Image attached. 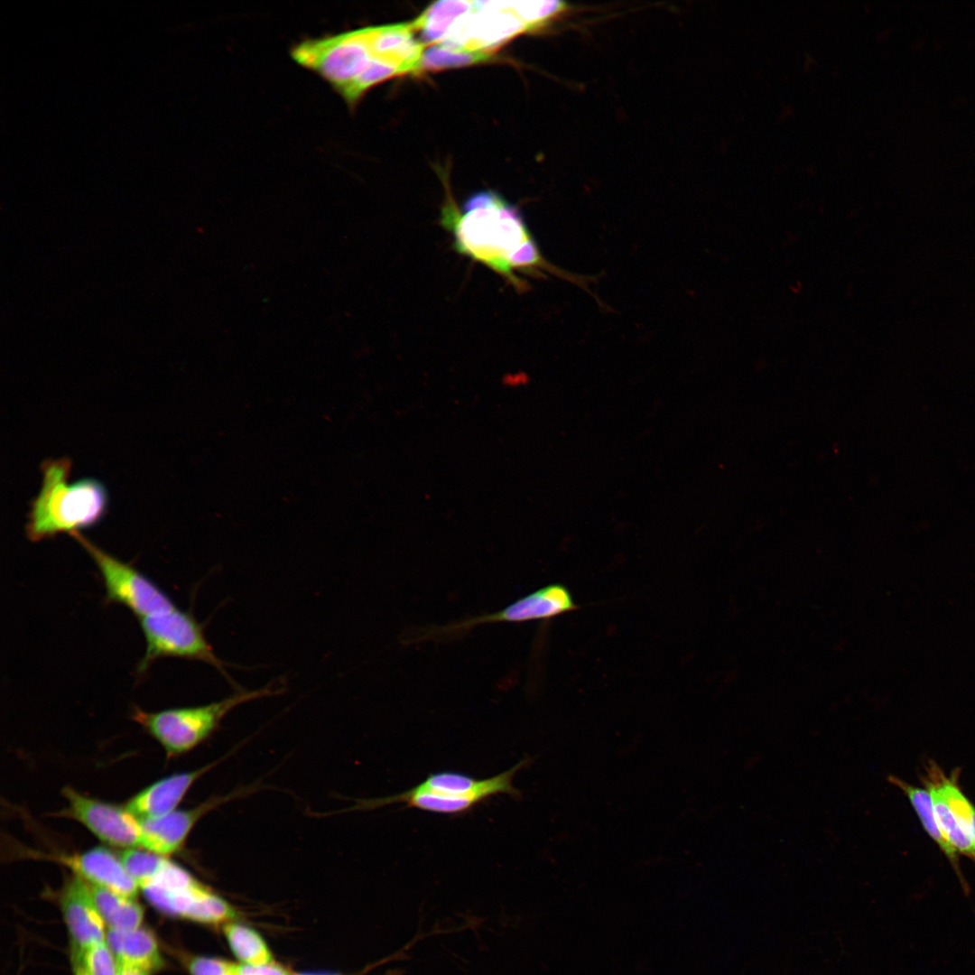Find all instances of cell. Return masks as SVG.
I'll use <instances>...</instances> for the list:
<instances>
[{"label": "cell", "mask_w": 975, "mask_h": 975, "mask_svg": "<svg viewBox=\"0 0 975 975\" xmlns=\"http://www.w3.org/2000/svg\"><path fill=\"white\" fill-rule=\"evenodd\" d=\"M440 223L460 255L484 265L522 292L527 283L517 274L548 272L586 288V278L571 274L542 255L520 210L492 190L469 197L461 208L451 198L441 208Z\"/></svg>", "instance_id": "6da1fadb"}, {"label": "cell", "mask_w": 975, "mask_h": 975, "mask_svg": "<svg viewBox=\"0 0 975 975\" xmlns=\"http://www.w3.org/2000/svg\"><path fill=\"white\" fill-rule=\"evenodd\" d=\"M72 461L64 457L42 461V485L31 502L26 534L40 542L62 533L72 534L97 525L106 515V488L93 478L68 483Z\"/></svg>", "instance_id": "7a4b0ae2"}, {"label": "cell", "mask_w": 975, "mask_h": 975, "mask_svg": "<svg viewBox=\"0 0 975 975\" xmlns=\"http://www.w3.org/2000/svg\"><path fill=\"white\" fill-rule=\"evenodd\" d=\"M522 760L508 770L492 777L478 779L457 771H440L430 774L417 785L397 794L361 800L355 810H372L393 803L422 811L458 815L470 811L486 800L508 794L517 798L520 792L514 786L517 771L526 764Z\"/></svg>", "instance_id": "3957f363"}, {"label": "cell", "mask_w": 975, "mask_h": 975, "mask_svg": "<svg viewBox=\"0 0 975 975\" xmlns=\"http://www.w3.org/2000/svg\"><path fill=\"white\" fill-rule=\"evenodd\" d=\"M279 692L281 690L270 686L251 691L241 689L220 701L205 705L153 712L135 707L131 715L162 746L168 757H174L189 752L209 738L227 714L236 707Z\"/></svg>", "instance_id": "277c9868"}, {"label": "cell", "mask_w": 975, "mask_h": 975, "mask_svg": "<svg viewBox=\"0 0 975 975\" xmlns=\"http://www.w3.org/2000/svg\"><path fill=\"white\" fill-rule=\"evenodd\" d=\"M140 889L155 909L172 917L224 924L238 916L228 901L168 859L156 876Z\"/></svg>", "instance_id": "5b68a950"}, {"label": "cell", "mask_w": 975, "mask_h": 975, "mask_svg": "<svg viewBox=\"0 0 975 975\" xmlns=\"http://www.w3.org/2000/svg\"><path fill=\"white\" fill-rule=\"evenodd\" d=\"M146 643L145 653L138 664L137 673L144 674L153 663L173 657L210 664L235 684L227 673V664L214 653L204 627L195 617L177 607L172 610L139 619Z\"/></svg>", "instance_id": "8992f818"}, {"label": "cell", "mask_w": 975, "mask_h": 975, "mask_svg": "<svg viewBox=\"0 0 975 975\" xmlns=\"http://www.w3.org/2000/svg\"><path fill=\"white\" fill-rule=\"evenodd\" d=\"M70 535L97 565L104 582L107 604H121L138 619L176 608L164 591L132 565L100 549L79 532Z\"/></svg>", "instance_id": "52a82bcc"}, {"label": "cell", "mask_w": 975, "mask_h": 975, "mask_svg": "<svg viewBox=\"0 0 975 975\" xmlns=\"http://www.w3.org/2000/svg\"><path fill=\"white\" fill-rule=\"evenodd\" d=\"M515 11L513 1H472L442 43L469 51H491L513 37L529 31Z\"/></svg>", "instance_id": "ba28073f"}, {"label": "cell", "mask_w": 975, "mask_h": 975, "mask_svg": "<svg viewBox=\"0 0 975 975\" xmlns=\"http://www.w3.org/2000/svg\"><path fill=\"white\" fill-rule=\"evenodd\" d=\"M577 608L578 606L574 602L570 590L564 585L559 583L548 584L517 599L497 612L471 617L439 627L429 628L420 637L428 639L457 636L475 627L487 624L546 620Z\"/></svg>", "instance_id": "9c48e42d"}, {"label": "cell", "mask_w": 975, "mask_h": 975, "mask_svg": "<svg viewBox=\"0 0 975 975\" xmlns=\"http://www.w3.org/2000/svg\"><path fill=\"white\" fill-rule=\"evenodd\" d=\"M62 794L68 806L58 814L83 824L103 842L120 848L142 846V823L125 806L85 796L71 787Z\"/></svg>", "instance_id": "30bf717a"}, {"label": "cell", "mask_w": 975, "mask_h": 975, "mask_svg": "<svg viewBox=\"0 0 975 975\" xmlns=\"http://www.w3.org/2000/svg\"><path fill=\"white\" fill-rule=\"evenodd\" d=\"M58 900L71 941V949L82 952L106 941L107 925L85 880L73 874L64 882Z\"/></svg>", "instance_id": "8fae6325"}, {"label": "cell", "mask_w": 975, "mask_h": 975, "mask_svg": "<svg viewBox=\"0 0 975 975\" xmlns=\"http://www.w3.org/2000/svg\"><path fill=\"white\" fill-rule=\"evenodd\" d=\"M246 792V790H238L222 796L210 797L193 808L175 810L160 818L141 821V849L162 856L179 851L185 844L195 824L205 814L225 802L245 794Z\"/></svg>", "instance_id": "7c38bea8"}, {"label": "cell", "mask_w": 975, "mask_h": 975, "mask_svg": "<svg viewBox=\"0 0 975 975\" xmlns=\"http://www.w3.org/2000/svg\"><path fill=\"white\" fill-rule=\"evenodd\" d=\"M42 858L64 865L87 883L136 898L137 884L125 868L120 857L107 848L96 847L74 854L42 855Z\"/></svg>", "instance_id": "4fadbf2b"}, {"label": "cell", "mask_w": 975, "mask_h": 975, "mask_svg": "<svg viewBox=\"0 0 975 975\" xmlns=\"http://www.w3.org/2000/svg\"><path fill=\"white\" fill-rule=\"evenodd\" d=\"M222 760L223 757L196 770L164 777L137 793L125 807L140 821L164 816L175 811L192 785Z\"/></svg>", "instance_id": "5bb4252c"}, {"label": "cell", "mask_w": 975, "mask_h": 975, "mask_svg": "<svg viewBox=\"0 0 975 975\" xmlns=\"http://www.w3.org/2000/svg\"><path fill=\"white\" fill-rule=\"evenodd\" d=\"M106 941L119 964L157 971L163 966L153 933L143 926L129 930L107 929Z\"/></svg>", "instance_id": "9a60e30c"}, {"label": "cell", "mask_w": 975, "mask_h": 975, "mask_svg": "<svg viewBox=\"0 0 975 975\" xmlns=\"http://www.w3.org/2000/svg\"><path fill=\"white\" fill-rule=\"evenodd\" d=\"M93 902L107 929L129 930L142 926L143 906L131 898L108 888L87 883Z\"/></svg>", "instance_id": "2e32d148"}, {"label": "cell", "mask_w": 975, "mask_h": 975, "mask_svg": "<svg viewBox=\"0 0 975 975\" xmlns=\"http://www.w3.org/2000/svg\"><path fill=\"white\" fill-rule=\"evenodd\" d=\"M471 2L444 0L432 4L412 22L414 32H421L425 45L442 43L457 20L469 10Z\"/></svg>", "instance_id": "e0dca14e"}, {"label": "cell", "mask_w": 975, "mask_h": 975, "mask_svg": "<svg viewBox=\"0 0 975 975\" xmlns=\"http://www.w3.org/2000/svg\"><path fill=\"white\" fill-rule=\"evenodd\" d=\"M887 781L899 788L911 802L919 816L921 823L929 836L936 842L942 853L952 865L961 884L966 889V882L961 875L957 850L946 840L935 818L932 799L928 790H924L903 781L897 776L889 775Z\"/></svg>", "instance_id": "ac0fdd59"}, {"label": "cell", "mask_w": 975, "mask_h": 975, "mask_svg": "<svg viewBox=\"0 0 975 975\" xmlns=\"http://www.w3.org/2000/svg\"><path fill=\"white\" fill-rule=\"evenodd\" d=\"M927 776L924 779L930 794L935 818L946 840L958 852L969 857L975 862V845L963 831L954 817L945 795L933 776L926 768Z\"/></svg>", "instance_id": "d6986e66"}, {"label": "cell", "mask_w": 975, "mask_h": 975, "mask_svg": "<svg viewBox=\"0 0 975 975\" xmlns=\"http://www.w3.org/2000/svg\"><path fill=\"white\" fill-rule=\"evenodd\" d=\"M225 937L235 956L246 965L273 962L272 953L263 937L253 928L235 923L223 926Z\"/></svg>", "instance_id": "ffe728a7"}, {"label": "cell", "mask_w": 975, "mask_h": 975, "mask_svg": "<svg viewBox=\"0 0 975 975\" xmlns=\"http://www.w3.org/2000/svg\"><path fill=\"white\" fill-rule=\"evenodd\" d=\"M489 52L469 51L443 44L429 45L424 50L419 73L483 63L492 60Z\"/></svg>", "instance_id": "44dd1931"}, {"label": "cell", "mask_w": 975, "mask_h": 975, "mask_svg": "<svg viewBox=\"0 0 975 975\" xmlns=\"http://www.w3.org/2000/svg\"><path fill=\"white\" fill-rule=\"evenodd\" d=\"M119 857L139 888L156 876L167 859L144 849H126Z\"/></svg>", "instance_id": "7402d4cb"}, {"label": "cell", "mask_w": 975, "mask_h": 975, "mask_svg": "<svg viewBox=\"0 0 975 975\" xmlns=\"http://www.w3.org/2000/svg\"><path fill=\"white\" fill-rule=\"evenodd\" d=\"M513 5L530 30L542 26L566 8L559 1H513Z\"/></svg>", "instance_id": "603a6c76"}, {"label": "cell", "mask_w": 975, "mask_h": 975, "mask_svg": "<svg viewBox=\"0 0 975 975\" xmlns=\"http://www.w3.org/2000/svg\"><path fill=\"white\" fill-rule=\"evenodd\" d=\"M80 955L90 975H117L119 963L107 941L90 946Z\"/></svg>", "instance_id": "cb8c5ba5"}, {"label": "cell", "mask_w": 975, "mask_h": 975, "mask_svg": "<svg viewBox=\"0 0 975 975\" xmlns=\"http://www.w3.org/2000/svg\"><path fill=\"white\" fill-rule=\"evenodd\" d=\"M190 975H236L235 964L209 956H192L186 961Z\"/></svg>", "instance_id": "d4e9b609"}, {"label": "cell", "mask_w": 975, "mask_h": 975, "mask_svg": "<svg viewBox=\"0 0 975 975\" xmlns=\"http://www.w3.org/2000/svg\"><path fill=\"white\" fill-rule=\"evenodd\" d=\"M236 975H292L285 968L274 962L265 965L235 964Z\"/></svg>", "instance_id": "484cf974"}, {"label": "cell", "mask_w": 975, "mask_h": 975, "mask_svg": "<svg viewBox=\"0 0 975 975\" xmlns=\"http://www.w3.org/2000/svg\"><path fill=\"white\" fill-rule=\"evenodd\" d=\"M71 968L73 975H90L87 970L80 952L71 949Z\"/></svg>", "instance_id": "4316f807"}, {"label": "cell", "mask_w": 975, "mask_h": 975, "mask_svg": "<svg viewBox=\"0 0 975 975\" xmlns=\"http://www.w3.org/2000/svg\"><path fill=\"white\" fill-rule=\"evenodd\" d=\"M153 971L133 965L119 964L117 975H153Z\"/></svg>", "instance_id": "83f0119b"}, {"label": "cell", "mask_w": 975, "mask_h": 975, "mask_svg": "<svg viewBox=\"0 0 975 975\" xmlns=\"http://www.w3.org/2000/svg\"><path fill=\"white\" fill-rule=\"evenodd\" d=\"M971 832L973 843L975 845V807L973 808L971 814Z\"/></svg>", "instance_id": "f1b7e54d"}, {"label": "cell", "mask_w": 975, "mask_h": 975, "mask_svg": "<svg viewBox=\"0 0 975 975\" xmlns=\"http://www.w3.org/2000/svg\"><path fill=\"white\" fill-rule=\"evenodd\" d=\"M296 975H334V974H325V973H323V974H321V973H301V974H296Z\"/></svg>", "instance_id": "f546056e"}]
</instances>
